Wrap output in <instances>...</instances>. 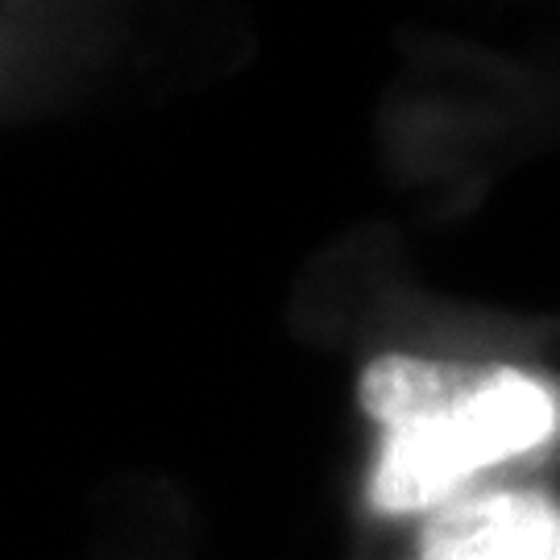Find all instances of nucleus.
I'll list each match as a JSON object with an SVG mask.
<instances>
[{
    "label": "nucleus",
    "mask_w": 560,
    "mask_h": 560,
    "mask_svg": "<svg viewBox=\"0 0 560 560\" xmlns=\"http://www.w3.org/2000/svg\"><path fill=\"white\" fill-rule=\"evenodd\" d=\"M420 560H560V502L540 490H481L436 506Z\"/></svg>",
    "instance_id": "f03ea898"
},
{
    "label": "nucleus",
    "mask_w": 560,
    "mask_h": 560,
    "mask_svg": "<svg viewBox=\"0 0 560 560\" xmlns=\"http://www.w3.org/2000/svg\"><path fill=\"white\" fill-rule=\"evenodd\" d=\"M358 402L378 423L370 506L416 515L453 502L502 460L540 453L560 436V395L520 365L378 353L361 370Z\"/></svg>",
    "instance_id": "f257e3e1"
}]
</instances>
